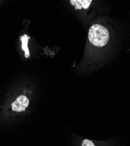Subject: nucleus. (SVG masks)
I'll return each mask as SVG.
<instances>
[{"label": "nucleus", "instance_id": "obj_3", "mask_svg": "<svg viewBox=\"0 0 130 146\" xmlns=\"http://www.w3.org/2000/svg\"><path fill=\"white\" fill-rule=\"evenodd\" d=\"M70 4L75 7L76 9H81V8L87 9L91 4V0H71Z\"/></svg>", "mask_w": 130, "mask_h": 146}, {"label": "nucleus", "instance_id": "obj_2", "mask_svg": "<svg viewBox=\"0 0 130 146\" xmlns=\"http://www.w3.org/2000/svg\"><path fill=\"white\" fill-rule=\"evenodd\" d=\"M29 99L25 95L19 96L17 100L11 104L12 109L14 111L20 112L25 111L29 105Z\"/></svg>", "mask_w": 130, "mask_h": 146}, {"label": "nucleus", "instance_id": "obj_4", "mask_svg": "<svg viewBox=\"0 0 130 146\" xmlns=\"http://www.w3.org/2000/svg\"><path fill=\"white\" fill-rule=\"evenodd\" d=\"M29 37L27 36V35H24L23 36H21L20 37V40L22 42V49L25 52V58H29L30 56V53L29 48L28 47V43Z\"/></svg>", "mask_w": 130, "mask_h": 146}, {"label": "nucleus", "instance_id": "obj_5", "mask_svg": "<svg viewBox=\"0 0 130 146\" xmlns=\"http://www.w3.org/2000/svg\"><path fill=\"white\" fill-rule=\"evenodd\" d=\"M81 146H96L94 143L90 140L85 139L82 142Z\"/></svg>", "mask_w": 130, "mask_h": 146}, {"label": "nucleus", "instance_id": "obj_1", "mask_svg": "<svg viewBox=\"0 0 130 146\" xmlns=\"http://www.w3.org/2000/svg\"><path fill=\"white\" fill-rule=\"evenodd\" d=\"M88 37L90 42L93 45L97 47H103L109 40V32L105 27L95 24L89 29Z\"/></svg>", "mask_w": 130, "mask_h": 146}]
</instances>
